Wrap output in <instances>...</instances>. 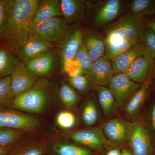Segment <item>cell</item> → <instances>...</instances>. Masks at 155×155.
Instances as JSON below:
<instances>
[{
  "instance_id": "40",
  "label": "cell",
  "mask_w": 155,
  "mask_h": 155,
  "mask_svg": "<svg viewBox=\"0 0 155 155\" xmlns=\"http://www.w3.org/2000/svg\"><path fill=\"white\" fill-rule=\"evenodd\" d=\"M122 152L118 148H113L108 151L106 155H121Z\"/></svg>"
},
{
  "instance_id": "2",
  "label": "cell",
  "mask_w": 155,
  "mask_h": 155,
  "mask_svg": "<svg viewBox=\"0 0 155 155\" xmlns=\"http://www.w3.org/2000/svg\"><path fill=\"white\" fill-rule=\"evenodd\" d=\"M129 2L127 0L86 1V12L90 24L95 28L110 25L125 14Z\"/></svg>"
},
{
  "instance_id": "41",
  "label": "cell",
  "mask_w": 155,
  "mask_h": 155,
  "mask_svg": "<svg viewBox=\"0 0 155 155\" xmlns=\"http://www.w3.org/2000/svg\"><path fill=\"white\" fill-rule=\"evenodd\" d=\"M121 155H133V154L132 153H131L128 150L124 149L121 153Z\"/></svg>"
},
{
  "instance_id": "27",
  "label": "cell",
  "mask_w": 155,
  "mask_h": 155,
  "mask_svg": "<svg viewBox=\"0 0 155 155\" xmlns=\"http://www.w3.org/2000/svg\"><path fill=\"white\" fill-rule=\"evenodd\" d=\"M82 121L87 126H91L96 124L98 120V112L95 102L89 98L85 103L82 112Z\"/></svg>"
},
{
  "instance_id": "39",
  "label": "cell",
  "mask_w": 155,
  "mask_h": 155,
  "mask_svg": "<svg viewBox=\"0 0 155 155\" xmlns=\"http://www.w3.org/2000/svg\"><path fill=\"white\" fill-rule=\"evenodd\" d=\"M151 122L153 130L155 132V104L153 107L151 114Z\"/></svg>"
},
{
  "instance_id": "28",
  "label": "cell",
  "mask_w": 155,
  "mask_h": 155,
  "mask_svg": "<svg viewBox=\"0 0 155 155\" xmlns=\"http://www.w3.org/2000/svg\"><path fill=\"white\" fill-rule=\"evenodd\" d=\"M59 96L62 104L68 107L75 105L79 99V96L75 90L65 82H62L60 85Z\"/></svg>"
},
{
  "instance_id": "21",
  "label": "cell",
  "mask_w": 155,
  "mask_h": 155,
  "mask_svg": "<svg viewBox=\"0 0 155 155\" xmlns=\"http://www.w3.org/2000/svg\"><path fill=\"white\" fill-rule=\"evenodd\" d=\"M86 1L60 0L62 17L68 24L81 19L86 14Z\"/></svg>"
},
{
  "instance_id": "37",
  "label": "cell",
  "mask_w": 155,
  "mask_h": 155,
  "mask_svg": "<svg viewBox=\"0 0 155 155\" xmlns=\"http://www.w3.org/2000/svg\"><path fill=\"white\" fill-rule=\"evenodd\" d=\"M19 155H43V152L38 148L33 147L24 151Z\"/></svg>"
},
{
  "instance_id": "33",
  "label": "cell",
  "mask_w": 155,
  "mask_h": 155,
  "mask_svg": "<svg viewBox=\"0 0 155 155\" xmlns=\"http://www.w3.org/2000/svg\"><path fill=\"white\" fill-rule=\"evenodd\" d=\"M73 60L75 64L82 69L84 74L86 75L91 67L92 62L82 42Z\"/></svg>"
},
{
  "instance_id": "16",
  "label": "cell",
  "mask_w": 155,
  "mask_h": 155,
  "mask_svg": "<svg viewBox=\"0 0 155 155\" xmlns=\"http://www.w3.org/2000/svg\"><path fill=\"white\" fill-rule=\"evenodd\" d=\"M52 50L24 63L28 70L37 77H43L51 73L57 62L55 54Z\"/></svg>"
},
{
  "instance_id": "35",
  "label": "cell",
  "mask_w": 155,
  "mask_h": 155,
  "mask_svg": "<svg viewBox=\"0 0 155 155\" xmlns=\"http://www.w3.org/2000/svg\"><path fill=\"white\" fill-rule=\"evenodd\" d=\"M62 71L69 78L75 77L78 75L84 74L82 69L75 64L74 60L64 66Z\"/></svg>"
},
{
  "instance_id": "13",
  "label": "cell",
  "mask_w": 155,
  "mask_h": 155,
  "mask_svg": "<svg viewBox=\"0 0 155 155\" xmlns=\"http://www.w3.org/2000/svg\"><path fill=\"white\" fill-rule=\"evenodd\" d=\"M11 77V89L14 97L30 89L38 79L22 61L16 67Z\"/></svg>"
},
{
  "instance_id": "18",
  "label": "cell",
  "mask_w": 155,
  "mask_h": 155,
  "mask_svg": "<svg viewBox=\"0 0 155 155\" xmlns=\"http://www.w3.org/2000/svg\"><path fill=\"white\" fill-rule=\"evenodd\" d=\"M82 42L92 63L105 55V38L99 32L91 31L84 33Z\"/></svg>"
},
{
  "instance_id": "30",
  "label": "cell",
  "mask_w": 155,
  "mask_h": 155,
  "mask_svg": "<svg viewBox=\"0 0 155 155\" xmlns=\"http://www.w3.org/2000/svg\"><path fill=\"white\" fill-rule=\"evenodd\" d=\"M147 51V55L155 60V34L150 28L146 27L140 39Z\"/></svg>"
},
{
  "instance_id": "15",
  "label": "cell",
  "mask_w": 155,
  "mask_h": 155,
  "mask_svg": "<svg viewBox=\"0 0 155 155\" xmlns=\"http://www.w3.org/2000/svg\"><path fill=\"white\" fill-rule=\"evenodd\" d=\"M144 55L147 51L144 45L140 41L136 43L111 61L114 74L125 73L137 58Z\"/></svg>"
},
{
  "instance_id": "20",
  "label": "cell",
  "mask_w": 155,
  "mask_h": 155,
  "mask_svg": "<svg viewBox=\"0 0 155 155\" xmlns=\"http://www.w3.org/2000/svg\"><path fill=\"white\" fill-rule=\"evenodd\" d=\"M60 1L39 0L33 18V25L57 17H62Z\"/></svg>"
},
{
  "instance_id": "4",
  "label": "cell",
  "mask_w": 155,
  "mask_h": 155,
  "mask_svg": "<svg viewBox=\"0 0 155 155\" xmlns=\"http://www.w3.org/2000/svg\"><path fill=\"white\" fill-rule=\"evenodd\" d=\"M146 25L143 18L128 13L108 25L105 33L114 34L125 38L140 41V36Z\"/></svg>"
},
{
  "instance_id": "29",
  "label": "cell",
  "mask_w": 155,
  "mask_h": 155,
  "mask_svg": "<svg viewBox=\"0 0 155 155\" xmlns=\"http://www.w3.org/2000/svg\"><path fill=\"white\" fill-rule=\"evenodd\" d=\"M11 78L9 76L0 79V107L11 105L14 100Z\"/></svg>"
},
{
  "instance_id": "32",
  "label": "cell",
  "mask_w": 155,
  "mask_h": 155,
  "mask_svg": "<svg viewBox=\"0 0 155 155\" xmlns=\"http://www.w3.org/2000/svg\"><path fill=\"white\" fill-rule=\"evenodd\" d=\"M69 85L81 94H87L90 91L91 84L86 75L82 74L69 78Z\"/></svg>"
},
{
  "instance_id": "12",
  "label": "cell",
  "mask_w": 155,
  "mask_h": 155,
  "mask_svg": "<svg viewBox=\"0 0 155 155\" xmlns=\"http://www.w3.org/2000/svg\"><path fill=\"white\" fill-rule=\"evenodd\" d=\"M36 119L26 114L9 110H0V127L22 130H34L38 125Z\"/></svg>"
},
{
  "instance_id": "7",
  "label": "cell",
  "mask_w": 155,
  "mask_h": 155,
  "mask_svg": "<svg viewBox=\"0 0 155 155\" xmlns=\"http://www.w3.org/2000/svg\"><path fill=\"white\" fill-rule=\"evenodd\" d=\"M108 87L117 105L124 109L140 85L130 80L124 73H121L114 74Z\"/></svg>"
},
{
  "instance_id": "26",
  "label": "cell",
  "mask_w": 155,
  "mask_h": 155,
  "mask_svg": "<svg viewBox=\"0 0 155 155\" xmlns=\"http://www.w3.org/2000/svg\"><path fill=\"white\" fill-rule=\"evenodd\" d=\"M53 149L58 155H95L85 148L70 143H58Z\"/></svg>"
},
{
  "instance_id": "36",
  "label": "cell",
  "mask_w": 155,
  "mask_h": 155,
  "mask_svg": "<svg viewBox=\"0 0 155 155\" xmlns=\"http://www.w3.org/2000/svg\"><path fill=\"white\" fill-rule=\"evenodd\" d=\"M7 5L8 0H0V40L7 17Z\"/></svg>"
},
{
  "instance_id": "9",
  "label": "cell",
  "mask_w": 155,
  "mask_h": 155,
  "mask_svg": "<svg viewBox=\"0 0 155 155\" xmlns=\"http://www.w3.org/2000/svg\"><path fill=\"white\" fill-rule=\"evenodd\" d=\"M69 137L73 141L95 150H101L106 145L115 146L106 137L100 127H89L72 132Z\"/></svg>"
},
{
  "instance_id": "10",
  "label": "cell",
  "mask_w": 155,
  "mask_h": 155,
  "mask_svg": "<svg viewBox=\"0 0 155 155\" xmlns=\"http://www.w3.org/2000/svg\"><path fill=\"white\" fill-rule=\"evenodd\" d=\"M114 75L112 62L105 56L93 62L86 75L94 87L109 85Z\"/></svg>"
},
{
  "instance_id": "6",
  "label": "cell",
  "mask_w": 155,
  "mask_h": 155,
  "mask_svg": "<svg viewBox=\"0 0 155 155\" xmlns=\"http://www.w3.org/2000/svg\"><path fill=\"white\" fill-rule=\"evenodd\" d=\"M84 31L78 23L69 27L66 35L59 45L61 67L73 61L82 43Z\"/></svg>"
},
{
  "instance_id": "19",
  "label": "cell",
  "mask_w": 155,
  "mask_h": 155,
  "mask_svg": "<svg viewBox=\"0 0 155 155\" xmlns=\"http://www.w3.org/2000/svg\"><path fill=\"white\" fill-rule=\"evenodd\" d=\"M105 56L112 61L139 41L125 38L114 34H107Z\"/></svg>"
},
{
  "instance_id": "8",
  "label": "cell",
  "mask_w": 155,
  "mask_h": 155,
  "mask_svg": "<svg viewBox=\"0 0 155 155\" xmlns=\"http://www.w3.org/2000/svg\"><path fill=\"white\" fill-rule=\"evenodd\" d=\"M127 142L133 155H152L153 147L147 130L140 122L130 123Z\"/></svg>"
},
{
  "instance_id": "1",
  "label": "cell",
  "mask_w": 155,
  "mask_h": 155,
  "mask_svg": "<svg viewBox=\"0 0 155 155\" xmlns=\"http://www.w3.org/2000/svg\"><path fill=\"white\" fill-rule=\"evenodd\" d=\"M39 0H8L5 22L0 43L18 54L30 38L35 12Z\"/></svg>"
},
{
  "instance_id": "25",
  "label": "cell",
  "mask_w": 155,
  "mask_h": 155,
  "mask_svg": "<svg viewBox=\"0 0 155 155\" xmlns=\"http://www.w3.org/2000/svg\"><path fill=\"white\" fill-rule=\"evenodd\" d=\"M129 14L143 18L155 13V0H132L129 3Z\"/></svg>"
},
{
  "instance_id": "14",
  "label": "cell",
  "mask_w": 155,
  "mask_h": 155,
  "mask_svg": "<svg viewBox=\"0 0 155 155\" xmlns=\"http://www.w3.org/2000/svg\"><path fill=\"white\" fill-rule=\"evenodd\" d=\"M130 123L122 119H113L104 122L103 131L106 137L115 146L127 142Z\"/></svg>"
},
{
  "instance_id": "34",
  "label": "cell",
  "mask_w": 155,
  "mask_h": 155,
  "mask_svg": "<svg viewBox=\"0 0 155 155\" xmlns=\"http://www.w3.org/2000/svg\"><path fill=\"white\" fill-rule=\"evenodd\" d=\"M76 116L72 112L64 111L60 112L56 117V123L60 128L69 130L73 128L76 124Z\"/></svg>"
},
{
  "instance_id": "3",
  "label": "cell",
  "mask_w": 155,
  "mask_h": 155,
  "mask_svg": "<svg viewBox=\"0 0 155 155\" xmlns=\"http://www.w3.org/2000/svg\"><path fill=\"white\" fill-rule=\"evenodd\" d=\"M50 85L47 79L38 78L30 89L14 97L11 107L31 113H40L48 97Z\"/></svg>"
},
{
  "instance_id": "31",
  "label": "cell",
  "mask_w": 155,
  "mask_h": 155,
  "mask_svg": "<svg viewBox=\"0 0 155 155\" xmlns=\"http://www.w3.org/2000/svg\"><path fill=\"white\" fill-rule=\"evenodd\" d=\"M24 130L0 127V147L7 146L17 140Z\"/></svg>"
},
{
  "instance_id": "42",
  "label": "cell",
  "mask_w": 155,
  "mask_h": 155,
  "mask_svg": "<svg viewBox=\"0 0 155 155\" xmlns=\"http://www.w3.org/2000/svg\"><path fill=\"white\" fill-rule=\"evenodd\" d=\"M6 151L3 147H0V155H5Z\"/></svg>"
},
{
  "instance_id": "11",
  "label": "cell",
  "mask_w": 155,
  "mask_h": 155,
  "mask_svg": "<svg viewBox=\"0 0 155 155\" xmlns=\"http://www.w3.org/2000/svg\"><path fill=\"white\" fill-rule=\"evenodd\" d=\"M155 72V59L144 55L137 58L124 74L140 84L150 80Z\"/></svg>"
},
{
  "instance_id": "17",
  "label": "cell",
  "mask_w": 155,
  "mask_h": 155,
  "mask_svg": "<svg viewBox=\"0 0 155 155\" xmlns=\"http://www.w3.org/2000/svg\"><path fill=\"white\" fill-rule=\"evenodd\" d=\"M54 44L35 38H29L22 45L17 54L20 61L27 62L52 50Z\"/></svg>"
},
{
  "instance_id": "38",
  "label": "cell",
  "mask_w": 155,
  "mask_h": 155,
  "mask_svg": "<svg viewBox=\"0 0 155 155\" xmlns=\"http://www.w3.org/2000/svg\"><path fill=\"white\" fill-rule=\"evenodd\" d=\"M144 22L147 27L150 28L155 34V19L147 20V21L144 20Z\"/></svg>"
},
{
  "instance_id": "5",
  "label": "cell",
  "mask_w": 155,
  "mask_h": 155,
  "mask_svg": "<svg viewBox=\"0 0 155 155\" xmlns=\"http://www.w3.org/2000/svg\"><path fill=\"white\" fill-rule=\"evenodd\" d=\"M62 17H57L33 25L30 38L59 45L66 35L69 27Z\"/></svg>"
},
{
  "instance_id": "24",
  "label": "cell",
  "mask_w": 155,
  "mask_h": 155,
  "mask_svg": "<svg viewBox=\"0 0 155 155\" xmlns=\"http://www.w3.org/2000/svg\"><path fill=\"white\" fill-rule=\"evenodd\" d=\"M150 81L151 79L142 84L127 103L125 107L127 116H133L137 113L146 98Z\"/></svg>"
},
{
  "instance_id": "22",
  "label": "cell",
  "mask_w": 155,
  "mask_h": 155,
  "mask_svg": "<svg viewBox=\"0 0 155 155\" xmlns=\"http://www.w3.org/2000/svg\"><path fill=\"white\" fill-rule=\"evenodd\" d=\"M20 62L17 55L0 43V79L11 76Z\"/></svg>"
},
{
  "instance_id": "23",
  "label": "cell",
  "mask_w": 155,
  "mask_h": 155,
  "mask_svg": "<svg viewBox=\"0 0 155 155\" xmlns=\"http://www.w3.org/2000/svg\"><path fill=\"white\" fill-rule=\"evenodd\" d=\"M94 88L97 91L100 107L104 116H109L114 114L117 104L110 91L105 86L96 87Z\"/></svg>"
}]
</instances>
